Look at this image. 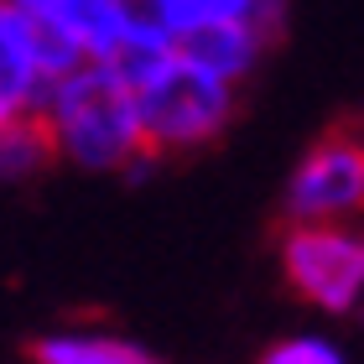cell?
<instances>
[{
    "label": "cell",
    "mask_w": 364,
    "mask_h": 364,
    "mask_svg": "<svg viewBox=\"0 0 364 364\" xmlns=\"http://www.w3.org/2000/svg\"><path fill=\"white\" fill-rule=\"evenodd\" d=\"M260 364H349V354L328 333H291V338H276L260 354Z\"/></svg>",
    "instance_id": "obj_10"
},
{
    "label": "cell",
    "mask_w": 364,
    "mask_h": 364,
    "mask_svg": "<svg viewBox=\"0 0 364 364\" xmlns=\"http://www.w3.org/2000/svg\"><path fill=\"white\" fill-rule=\"evenodd\" d=\"M53 156H58V146H53V136H47L42 114H26V120L0 125V182L37 177Z\"/></svg>",
    "instance_id": "obj_9"
},
{
    "label": "cell",
    "mask_w": 364,
    "mask_h": 364,
    "mask_svg": "<svg viewBox=\"0 0 364 364\" xmlns=\"http://www.w3.org/2000/svg\"><path fill=\"white\" fill-rule=\"evenodd\" d=\"M6 6H16L21 16H31V21H37V26H53L58 16H63V11L73 6V0H6Z\"/></svg>",
    "instance_id": "obj_11"
},
{
    "label": "cell",
    "mask_w": 364,
    "mask_h": 364,
    "mask_svg": "<svg viewBox=\"0 0 364 364\" xmlns=\"http://www.w3.org/2000/svg\"><path fill=\"white\" fill-rule=\"evenodd\" d=\"M141 94V114H146V136H151L156 156H177V151H198V146L219 141L240 105V84L219 78L213 68L193 63L188 53H167L151 68H141L136 78Z\"/></svg>",
    "instance_id": "obj_2"
},
{
    "label": "cell",
    "mask_w": 364,
    "mask_h": 364,
    "mask_svg": "<svg viewBox=\"0 0 364 364\" xmlns=\"http://www.w3.org/2000/svg\"><path fill=\"white\" fill-rule=\"evenodd\" d=\"M42 125L58 156L84 172H141L156 161L141 94L114 58L68 63L42 99Z\"/></svg>",
    "instance_id": "obj_1"
},
{
    "label": "cell",
    "mask_w": 364,
    "mask_h": 364,
    "mask_svg": "<svg viewBox=\"0 0 364 364\" xmlns=\"http://www.w3.org/2000/svg\"><path fill=\"white\" fill-rule=\"evenodd\" d=\"M281 271L307 307L328 318L364 312V229L343 224H291L281 235Z\"/></svg>",
    "instance_id": "obj_3"
},
{
    "label": "cell",
    "mask_w": 364,
    "mask_h": 364,
    "mask_svg": "<svg viewBox=\"0 0 364 364\" xmlns=\"http://www.w3.org/2000/svg\"><path fill=\"white\" fill-rule=\"evenodd\" d=\"M172 37H193L213 21H266L281 26V0H141Z\"/></svg>",
    "instance_id": "obj_8"
},
{
    "label": "cell",
    "mask_w": 364,
    "mask_h": 364,
    "mask_svg": "<svg viewBox=\"0 0 364 364\" xmlns=\"http://www.w3.org/2000/svg\"><path fill=\"white\" fill-rule=\"evenodd\" d=\"M31 364H161L146 343L109 328H53L31 343Z\"/></svg>",
    "instance_id": "obj_7"
},
{
    "label": "cell",
    "mask_w": 364,
    "mask_h": 364,
    "mask_svg": "<svg viewBox=\"0 0 364 364\" xmlns=\"http://www.w3.org/2000/svg\"><path fill=\"white\" fill-rule=\"evenodd\" d=\"M271 37H276V26H266V21H213L203 31H193V37H182L177 47L193 63H203L219 78H229V84H245L255 73L260 53L271 47Z\"/></svg>",
    "instance_id": "obj_6"
},
{
    "label": "cell",
    "mask_w": 364,
    "mask_h": 364,
    "mask_svg": "<svg viewBox=\"0 0 364 364\" xmlns=\"http://www.w3.org/2000/svg\"><path fill=\"white\" fill-rule=\"evenodd\" d=\"M291 224H343L364 213V136H323L287 177Z\"/></svg>",
    "instance_id": "obj_4"
},
{
    "label": "cell",
    "mask_w": 364,
    "mask_h": 364,
    "mask_svg": "<svg viewBox=\"0 0 364 364\" xmlns=\"http://www.w3.org/2000/svg\"><path fill=\"white\" fill-rule=\"evenodd\" d=\"M63 68L68 63L58 58L53 37L31 16L0 0V125L42 114V99Z\"/></svg>",
    "instance_id": "obj_5"
}]
</instances>
